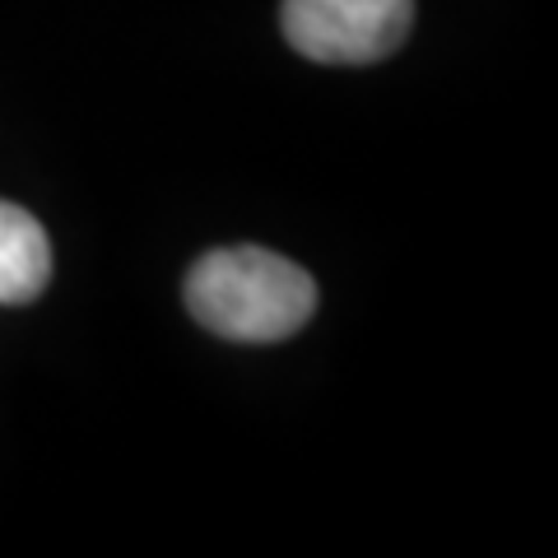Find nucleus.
I'll list each match as a JSON object with an SVG mask.
<instances>
[{
  "instance_id": "f257e3e1",
  "label": "nucleus",
  "mask_w": 558,
  "mask_h": 558,
  "mask_svg": "<svg viewBox=\"0 0 558 558\" xmlns=\"http://www.w3.org/2000/svg\"><path fill=\"white\" fill-rule=\"evenodd\" d=\"M186 307L205 330L242 344H275L317 312V279L266 247L205 252L186 275Z\"/></svg>"
},
{
  "instance_id": "f03ea898",
  "label": "nucleus",
  "mask_w": 558,
  "mask_h": 558,
  "mask_svg": "<svg viewBox=\"0 0 558 558\" xmlns=\"http://www.w3.org/2000/svg\"><path fill=\"white\" fill-rule=\"evenodd\" d=\"M284 38L307 61L368 65L405 43L414 0H284Z\"/></svg>"
},
{
  "instance_id": "7ed1b4c3",
  "label": "nucleus",
  "mask_w": 558,
  "mask_h": 558,
  "mask_svg": "<svg viewBox=\"0 0 558 558\" xmlns=\"http://www.w3.org/2000/svg\"><path fill=\"white\" fill-rule=\"evenodd\" d=\"M51 279V242L28 209L0 201V303H33Z\"/></svg>"
}]
</instances>
